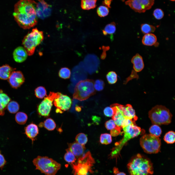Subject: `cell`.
Segmentation results:
<instances>
[{
	"mask_svg": "<svg viewBox=\"0 0 175 175\" xmlns=\"http://www.w3.org/2000/svg\"><path fill=\"white\" fill-rule=\"evenodd\" d=\"M100 140L101 143L105 145L110 144L112 140L111 135L107 133L101 134L100 137Z\"/></svg>",
	"mask_w": 175,
	"mask_h": 175,
	"instance_id": "e575fe53",
	"label": "cell"
},
{
	"mask_svg": "<svg viewBox=\"0 0 175 175\" xmlns=\"http://www.w3.org/2000/svg\"><path fill=\"white\" fill-rule=\"evenodd\" d=\"M102 49L104 51H105L101 55V58L102 59H104L106 57V54L105 52L109 49V47L103 46L102 47Z\"/></svg>",
	"mask_w": 175,
	"mask_h": 175,
	"instance_id": "f6af8a7d",
	"label": "cell"
},
{
	"mask_svg": "<svg viewBox=\"0 0 175 175\" xmlns=\"http://www.w3.org/2000/svg\"><path fill=\"white\" fill-rule=\"evenodd\" d=\"M58 74L60 77L64 79H68L70 77L71 71L69 68L63 67L60 69Z\"/></svg>",
	"mask_w": 175,
	"mask_h": 175,
	"instance_id": "8d00e7d4",
	"label": "cell"
},
{
	"mask_svg": "<svg viewBox=\"0 0 175 175\" xmlns=\"http://www.w3.org/2000/svg\"><path fill=\"white\" fill-rule=\"evenodd\" d=\"M66 151L64 156L65 160L68 163H73L76 160L75 156L68 149L66 150Z\"/></svg>",
	"mask_w": 175,
	"mask_h": 175,
	"instance_id": "4dcf8cb0",
	"label": "cell"
},
{
	"mask_svg": "<svg viewBox=\"0 0 175 175\" xmlns=\"http://www.w3.org/2000/svg\"><path fill=\"white\" fill-rule=\"evenodd\" d=\"M44 38L43 32L37 28L33 29L25 36L23 40L22 44L28 55L33 54L36 47L40 44Z\"/></svg>",
	"mask_w": 175,
	"mask_h": 175,
	"instance_id": "52a82bcc",
	"label": "cell"
},
{
	"mask_svg": "<svg viewBox=\"0 0 175 175\" xmlns=\"http://www.w3.org/2000/svg\"><path fill=\"white\" fill-rule=\"evenodd\" d=\"M153 15L156 19L159 20L163 18L164 16V14L163 11L161 9L157 8L154 11Z\"/></svg>",
	"mask_w": 175,
	"mask_h": 175,
	"instance_id": "ab89813d",
	"label": "cell"
},
{
	"mask_svg": "<svg viewBox=\"0 0 175 175\" xmlns=\"http://www.w3.org/2000/svg\"><path fill=\"white\" fill-rule=\"evenodd\" d=\"M154 3V0H128L125 4L135 11L144 13L150 9Z\"/></svg>",
	"mask_w": 175,
	"mask_h": 175,
	"instance_id": "8fae6325",
	"label": "cell"
},
{
	"mask_svg": "<svg viewBox=\"0 0 175 175\" xmlns=\"http://www.w3.org/2000/svg\"><path fill=\"white\" fill-rule=\"evenodd\" d=\"M103 112L105 115L108 117H112L114 114L113 109L110 106L105 107L104 110Z\"/></svg>",
	"mask_w": 175,
	"mask_h": 175,
	"instance_id": "60d3db41",
	"label": "cell"
},
{
	"mask_svg": "<svg viewBox=\"0 0 175 175\" xmlns=\"http://www.w3.org/2000/svg\"><path fill=\"white\" fill-rule=\"evenodd\" d=\"M122 128L116 125V127L113 129L111 130L110 134L111 136H116L121 133V129Z\"/></svg>",
	"mask_w": 175,
	"mask_h": 175,
	"instance_id": "7bdbcfd3",
	"label": "cell"
},
{
	"mask_svg": "<svg viewBox=\"0 0 175 175\" xmlns=\"http://www.w3.org/2000/svg\"><path fill=\"white\" fill-rule=\"evenodd\" d=\"M35 92L36 97L40 99H42L47 95L46 89L43 86L37 87L35 89Z\"/></svg>",
	"mask_w": 175,
	"mask_h": 175,
	"instance_id": "f546056e",
	"label": "cell"
},
{
	"mask_svg": "<svg viewBox=\"0 0 175 175\" xmlns=\"http://www.w3.org/2000/svg\"><path fill=\"white\" fill-rule=\"evenodd\" d=\"M25 133L28 138L33 142L38 134L39 130L37 126L33 123H31L25 128Z\"/></svg>",
	"mask_w": 175,
	"mask_h": 175,
	"instance_id": "d6986e66",
	"label": "cell"
},
{
	"mask_svg": "<svg viewBox=\"0 0 175 175\" xmlns=\"http://www.w3.org/2000/svg\"><path fill=\"white\" fill-rule=\"evenodd\" d=\"M117 109L126 119L135 121L138 119L134 110L130 104L125 105L117 103L114 104Z\"/></svg>",
	"mask_w": 175,
	"mask_h": 175,
	"instance_id": "5bb4252c",
	"label": "cell"
},
{
	"mask_svg": "<svg viewBox=\"0 0 175 175\" xmlns=\"http://www.w3.org/2000/svg\"><path fill=\"white\" fill-rule=\"evenodd\" d=\"M57 93L50 92L48 96L47 95L44 97L37 107V111L39 114L45 117L49 116L53 105V102Z\"/></svg>",
	"mask_w": 175,
	"mask_h": 175,
	"instance_id": "30bf717a",
	"label": "cell"
},
{
	"mask_svg": "<svg viewBox=\"0 0 175 175\" xmlns=\"http://www.w3.org/2000/svg\"><path fill=\"white\" fill-rule=\"evenodd\" d=\"M33 162L36 169L46 175H55L61 167L60 164L46 156H38Z\"/></svg>",
	"mask_w": 175,
	"mask_h": 175,
	"instance_id": "277c9868",
	"label": "cell"
},
{
	"mask_svg": "<svg viewBox=\"0 0 175 175\" xmlns=\"http://www.w3.org/2000/svg\"><path fill=\"white\" fill-rule=\"evenodd\" d=\"M157 39L156 36L154 34L149 33L145 34L142 39V43L144 45L147 46H155L158 45L157 42Z\"/></svg>",
	"mask_w": 175,
	"mask_h": 175,
	"instance_id": "7402d4cb",
	"label": "cell"
},
{
	"mask_svg": "<svg viewBox=\"0 0 175 175\" xmlns=\"http://www.w3.org/2000/svg\"><path fill=\"white\" fill-rule=\"evenodd\" d=\"M105 124V128L108 130H111L116 126V125L113 120H110L106 121Z\"/></svg>",
	"mask_w": 175,
	"mask_h": 175,
	"instance_id": "b9f144b4",
	"label": "cell"
},
{
	"mask_svg": "<svg viewBox=\"0 0 175 175\" xmlns=\"http://www.w3.org/2000/svg\"><path fill=\"white\" fill-rule=\"evenodd\" d=\"M149 117L153 124L167 125L171 122L172 115L169 110L165 106L157 105L148 112Z\"/></svg>",
	"mask_w": 175,
	"mask_h": 175,
	"instance_id": "3957f363",
	"label": "cell"
},
{
	"mask_svg": "<svg viewBox=\"0 0 175 175\" xmlns=\"http://www.w3.org/2000/svg\"><path fill=\"white\" fill-rule=\"evenodd\" d=\"M37 4L32 0H20L15 5L13 15L18 25L23 28L28 29L37 24Z\"/></svg>",
	"mask_w": 175,
	"mask_h": 175,
	"instance_id": "6da1fadb",
	"label": "cell"
},
{
	"mask_svg": "<svg viewBox=\"0 0 175 175\" xmlns=\"http://www.w3.org/2000/svg\"><path fill=\"white\" fill-rule=\"evenodd\" d=\"M68 149L75 156L80 157L83 154L85 150L84 145H81L76 142L68 144Z\"/></svg>",
	"mask_w": 175,
	"mask_h": 175,
	"instance_id": "ffe728a7",
	"label": "cell"
},
{
	"mask_svg": "<svg viewBox=\"0 0 175 175\" xmlns=\"http://www.w3.org/2000/svg\"><path fill=\"white\" fill-rule=\"evenodd\" d=\"M19 106L18 103L15 101H10L8 104L7 108L10 113H16L19 109Z\"/></svg>",
	"mask_w": 175,
	"mask_h": 175,
	"instance_id": "4316f807",
	"label": "cell"
},
{
	"mask_svg": "<svg viewBox=\"0 0 175 175\" xmlns=\"http://www.w3.org/2000/svg\"><path fill=\"white\" fill-rule=\"evenodd\" d=\"M116 175H126V174L123 172H119L116 174Z\"/></svg>",
	"mask_w": 175,
	"mask_h": 175,
	"instance_id": "681fc988",
	"label": "cell"
},
{
	"mask_svg": "<svg viewBox=\"0 0 175 175\" xmlns=\"http://www.w3.org/2000/svg\"><path fill=\"white\" fill-rule=\"evenodd\" d=\"M140 143L144 151L147 153H157L160 150L161 144L159 137L146 134L140 138Z\"/></svg>",
	"mask_w": 175,
	"mask_h": 175,
	"instance_id": "9c48e42d",
	"label": "cell"
},
{
	"mask_svg": "<svg viewBox=\"0 0 175 175\" xmlns=\"http://www.w3.org/2000/svg\"><path fill=\"white\" fill-rule=\"evenodd\" d=\"M164 140L168 144H173L175 141V133L173 131H169L165 135Z\"/></svg>",
	"mask_w": 175,
	"mask_h": 175,
	"instance_id": "1f68e13d",
	"label": "cell"
},
{
	"mask_svg": "<svg viewBox=\"0 0 175 175\" xmlns=\"http://www.w3.org/2000/svg\"><path fill=\"white\" fill-rule=\"evenodd\" d=\"M16 122L19 124H25L27 119V116L24 113L19 112L16 114L15 116Z\"/></svg>",
	"mask_w": 175,
	"mask_h": 175,
	"instance_id": "484cf974",
	"label": "cell"
},
{
	"mask_svg": "<svg viewBox=\"0 0 175 175\" xmlns=\"http://www.w3.org/2000/svg\"><path fill=\"white\" fill-rule=\"evenodd\" d=\"M94 161L89 151L83 154L77 163L72 164L74 175H87L89 172H92L91 167Z\"/></svg>",
	"mask_w": 175,
	"mask_h": 175,
	"instance_id": "ba28073f",
	"label": "cell"
},
{
	"mask_svg": "<svg viewBox=\"0 0 175 175\" xmlns=\"http://www.w3.org/2000/svg\"><path fill=\"white\" fill-rule=\"evenodd\" d=\"M72 103L71 99L69 96L59 92H58L53 101L54 106L56 107V112L60 113L68 110Z\"/></svg>",
	"mask_w": 175,
	"mask_h": 175,
	"instance_id": "7c38bea8",
	"label": "cell"
},
{
	"mask_svg": "<svg viewBox=\"0 0 175 175\" xmlns=\"http://www.w3.org/2000/svg\"><path fill=\"white\" fill-rule=\"evenodd\" d=\"M94 81L92 79L81 80L76 85L73 95V99L81 101L86 100L96 93Z\"/></svg>",
	"mask_w": 175,
	"mask_h": 175,
	"instance_id": "5b68a950",
	"label": "cell"
},
{
	"mask_svg": "<svg viewBox=\"0 0 175 175\" xmlns=\"http://www.w3.org/2000/svg\"><path fill=\"white\" fill-rule=\"evenodd\" d=\"M110 106L114 111V114L112 118L116 125L123 128L129 125L135 124V121L125 118L114 104L111 105Z\"/></svg>",
	"mask_w": 175,
	"mask_h": 175,
	"instance_id": "4fadbf2b",
	"label": "cell"
},
{
	"mask_svg": "<svg viewBox=\"0 0 175 175\" xmlns=\"http://www.w3.org/2000/svg\"><path fill=\"white\" fill-rule=\"evenodd\" d=\"M141 29L142 32L146 34L153 32L155 31L156 28L152 25L145 23L141 25Z\"/></svg>",
	"mask_w": 175,
	"mask_h": 175,
	"instance_id": "83f0119b",
	"label": "cell"
},
{
	"mask_svg": "<svg viewBox=\"0 0 175 175\" xmlns=\"http://www.w3.org/2000/svg\"><path fill=\"white\" fill-rule=\"evenodd\" d=\"M105 86L104 81L102 80L98 79L96 80L94 83V87L95 90L100 91L102 90Z\"/></svg>",
	"mask_w": 175,
	"mask_h": 175,
	"instance_id": "f35d334b",
	"label": "cell"
},
{
	"mask_svg": "<svg viewBox=\"0 0 175 175\" xmlns=\"http://www.w3.org/2000/svg\"><path fill=\"white\" fill-rule=\"evenodd\" d=\"M97 13L98 15L100 17H105L107 16L109 12L108 8L104 6H99L97 9Z\"/></svg>",
	"mask_w": 175,
	"mask_h": 175,
	"instance_id": "d590c367",
	"label": "cell"
},
{
	"mask_svg": "<svg viewBox=\"0 0 175 175\" xmlns=\"http://www.w3.org/2000/svg\"><path fill=\"white\" fill-rule=\"evenodd\" d=\"M170 0L172 1H175V0Z\"/></svg>",
	"mask_w": 175,
	"mask_h": 175,
	"instance_id": "816d5d0a",
	"label": "cell"
},
{
	"mask_svg": "<svg viewBox=\"0 0 175 175\" xmlns=\"http://www.w3.org/2000/svg\"><path fill=\"white\" fill-rule=\"evenodd\" d=\"M28 54L24 48L19 46L17 47L14 51L13 57L14 60L17 62L21 63L26 59Z\"/></svg>",
	"mask_w": 175,
	"mask_h": 175,
	"instance_id": "ac0fdd59",
	"label": "cell"
},
{
	"mask_svg": "<svg viewBox=\"0 0 175 175\" xmlns=\"http://www.w3.org/2000/svg\"><path fill=\"white\" fill-rule=\"evenodd\" d=\"M127 167L130 175H150L153 173L151 162L139 154L131 160Z\"/></svg>",
	"mask_w": 175,
	"mask_h": 175,
	"instance_id": "7a4b0ae2",
	"label": "cell"
},
{
	"mask_svg": "<svg viewBox=\"0 0 175 175\" xmlns=\"http://www.w3.org/2000/svg\"><path fill=\"white\" fill-rule=\"evenodd\" d=\"M97 0H81V6L82 9L89 10L96 6Z\"/></svg>",
	"mask_w": 175,
	"mask_h": 175,
	"instance_id": "d4e9b609",
	"label": "cell"
},
{
	"mask_svg": "<svg viewBox=\"0 0 175 175\" xmlns=\"http://www.w3.org/2000/svg\"><path fill=\"white\" fill-rule=\"evenodd\" d=\"M8 81L12 87L17 89L20 87L25 82V79L21 72L13 71L8 79Z\"/></svg>",
	"mask_w": 175,
	"mask_h": 175,
	"instance_id": "e0dca14e",
	"label": "cell"
},
{
	"mask_svg": "<svg viewBox=\"0 0 175 175\" xmlns=\"http://www.w3.org/2000/svg\"><path fill=\"white\" fill-rule=\"evenodd\" d=\"M116 24L114 22H112L106 25L102 30L103 34L105 35H110V38H113V35L116 31Z\"/></svg>",
	"mask_w": 175,
	"mask_h": 175,
	"instance_id": "cb8c5ba5",
	"label": "cell"
},
{
	"mask_svg": "<svg viewBox=\"0 0 175 175\" xmlns=\"http://www.w3.org/2000/svg\"><path fill=\"white\" fill-rule=\"evenodd\" d=\"M10 101V98L7 95L0 90V115H4V110Z\"/></svg>",
	"mask_w": 175,
	"mask_h": 175,
	"instance_id": "44dd1931",
	"label": "cell"
},
{
	"mask_svg": "<svg viewBox=\"0 0 175 175\" xmlns=\"http://www.w3.org/2000/svg\"><path fill=\"white\" fill-rule=\"evenodd\" d=\"M121 0L122 2H124L125 1V0Z\"/></svg>",
	"mask_w": 175,
	"mask_h": 175,
	"instance_id": "f907efd6",
	"label": "cell"
},
{
	"mask_svg": "<svg viewBox=\"0 0 175 175\" xmlns=\"http://www.w3.org/2000/svg\"><path fill=\"white\" fill-rule=\"evenodd\" d=\"M113 171L114 173L115 174L119 172L118 169L116 167H114V168Z\"/></svg>",
	"mask_w": 175,
	"mask_h": 175,
	"instance_id": "7dc6e473",
	"label": "cell"
},
{
	"mask_svg": "<svg viewBox=\"0 0 175 175\" xmlns=\"http://www.w3.org/2000/svg\"><path fill=\"white\" fill-rule=\"evenodd\" d=\"M14 70L8 64H5L0 67V79H8L12 72Z\"/></svg>",
	"mask_w": 175,
	"mask_h": 175,
	"instance_id": "603a6c76",
	"label": "cell"
},
{
	"mask_svg": "<svg viewBox=\"0 0 175 175\" xmlns=\"http://www.w3.org/2000/svg\"><path fill=\"white\" fill-rule=\"evenodd\" d=\"M44 127L49 131H52L56 127V124L54 121L49 118L45 120L44 123Z\"/></svg>",
	"mask_w": 175,
	"mask_h": 175,
	"instance_id": "d6a6232c",
	"label": "cell"
},
{
	"mask_svg": "<svg viewBox=\"0 0 175 175\" xmlns=\"http://www.w3.org/2000/svg\"><path fill=\"white\" fill-rule=\"evenodd\" d=\"M131 62L133 64V69L130 76L133 78H137L139 76L137 73L141 71L144 67L142 58L139 54L137 53L132 57Z\"/></svg>",
	"mask_w": 175,
	"mask_h": 175,
	"instance_id": "9a60e30c",
	"label": "cell"
},
{
	"mask_svg": "<svg viewBox=\"0 0 175 175\" xmlns=\"http://www.w3.org/2000/svg\"><path fill=\"white\" fill-rule=\"evenodd\" d=\"M106 78L108 83L113 84L115 83L117 80V75L115 72L112 71L109 72L106 75Z\"/></svg>",
	"mask_w": 175,
	"mask_h": 175,
	"instance_id": "836d02e7",
	"label": "cell"
},
{
	"mask_svg": "<svg viewBox=\"0 0 175 175\" xmlns=\"http://www.w3.org/2000/svg\"><path fill=\"white\" fill-rule=\"evenodd\" d=\"M122 128L124 132L123 137L120 141L115 144L116 147L113 150L110 154L111 158H117L124 144L130 139L139 135L141 132L140 127L137 126L135 124L129 125Z\"/></svg>",
	"mask_w": 175,
	"mask_h": 175,
	"instance_id": "8992f818",
	"label": "cell"
},
{
	"mask_svg": "<svg viewBox=\"0 0 175 175\" xmlns=\"http://www.w3.org/2000/svg\"><path fill=\"white\" fill-rule=\"evenodd\" d=\"M36 8L37 16L42 19H44L50 16L51 11V6L44 0H38Z\"/></svg>",
	"mask_w": 175,
	"mask_h": 175,
	"instance_id": "2e32d148",
	"label": "cell"
},
{
	"mask_svg": "<svg viewBox=\"0 0 175 175\" xmlns=\"http://www.w3.org/2000/svg\"><path fill=\"white\" fill-rule=\"evenodd\" d=\"M7 161L0 150V168L2 170L6 165Z\"/></svg>",
	"mask_w": 175,
	"mask_h": 175,
	"instance_id": "ee69618b",
	"label": "cell"
},
{
	"mask_svg": "<svg viewBox=\"0 0 175 175\" xmlns=\"http://www.w3.org/2000/svg\"><path fill=\"white\" fill-rule=\"evenodd\" d=\"M112 0H104L102 2V4L108 8H110V5Z\"/></svg>",
	"mask_w": 175,
	"mask_h": 175,
	"instance_id": "bcb514c9",
	"label": "cell"
},
{
	"mask_svg": "<svg viewBox=\"0 0 175 175\" xmlns=\"http://www.w3.org/2000/svg\"><path fill=\"white\" fill-rule=\"evenodd\" d=\"M149 131L150 134L159 137L162 132L161 128L159 125L156 124H153L150 127Z\"/></svg>",
	"mask_w": 175,
	"mask_h": 175,
	"instance_id": "f1b7e54d",
	"label": "cell"
},
{
	"mask_svg": "<svg viewBox=\"0 0 175 175\" xmlns=\"http://www.w3.org/2000/svg\"><path fill=\"white\" fill-rule=\"evenodd\" d=\"M76 142L82 145H84L88 141V138L86 135L83 133L77 134L76 136Z\"/></svg>",
	"mask_w": 175,
	"mask_h": 175,
	"instance_id": "74e56055",
	"label": "cell"
},
{
	"mask_svg": "<svg viewBox=\"0 0 175 175\" xmlns=\"http://www.w3.org/2000/svg\"><path fill=\"white\" fill-rule=\"evenodd\" d=\"M76 110L78 112H80L81 110V107L80 106H78L76 107Z\"/></svg>",
	"mask_w": 175,
	"mask_h": 175,
	"instance_id": "c3c4849f",
	"label": "cell"
}]
</instances>
